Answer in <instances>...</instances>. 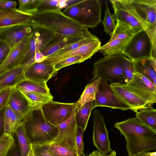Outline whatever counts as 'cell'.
<instances>
[{
	"mask_svg": "<svg viewBox=\"0 0 156 156\" xmlns=\"http://www.w3.org/2000/svg\"><path fill=\"white\" fill-rule=\"evenodd\" d=\"M114 127L125 139L128 156L156 150V130L146 126L136 117L116 122Z\"/></svg>",
	"mask_w": 156,
	"mask_h": 156,
	"instance_id": "6da1fadb",
	"label": "cell"
},
{
	"mask_svg": "<svg viewBox=\"0 0 156 156\" xmlns=\"http://www.w3.org/2000/svg\"><path fill=\"white\" fill-rule=\"evenodd\" d=\"M29 22L36 26L52 30L61 35L83 36L90 33L87 28L66 16L60 10L37 13L31 16Z\"/></svg>",
	"mask_w": 156,
	"mask_h": 156,
	"instance_id": "7a4b0ae2",
	"label": "cell"
},
{
	"mask_svg": "<svg viewBox=\"0 0 156 156\" xmlns=\"http://www.w3.org/2000/svg\"><path fill=\"white\" fill-rule=\"evenodd\" d=\"M23 120L32 145L51 144L59 134L57 127L48 121L41 108L31 109Z\"/></svg>",
	"mask_w": 156,
	"mask_h": 156,
	"instance_id": "3957f363",
	"label": "cell"
},
{
	"mask_svg": "<svg viewBox=\"0 0 156 156\" xmlns=\"http://www.w3.org/2000/svg\"><path fill=\"white\" fill-rule=\"evenodd\" d=\"M129 12L137 19L152 43V56L156 58V0H124Z\"/></svg>",
	"mask_w": 156,
	"mask_h": 156,
	"instance_id": "277c9868",
	"label": "cell"
},
{
	"mask_svg": "<svg viewBox=\"0 0 156 156\" xmlns=\"http://www.w3.org/2000/svg\"><path fill=\"white\" fill-rule=\"evenodd\" d=\"M62 13L85 27H95L101 22V4L98 0H78L66 7Z\"/></svg>",
	"mask_w": 156,
	"mask_h": 156,
	"instance_id": "5b68a950",
	"label": "cell"
},
{
	"mask_svg": "<svg viewBox=\"0 0 156 156\" xmlns=\"http://www.w3.org/2000/svg\"><path fill=\"white\" fill-rule=\"evenodd\" d=\"M127 59L123 53L101 58L93 64V77L91 82L101 78L112 83L126 84L124 69Z\"/></svg>",
	"mask_w": 156,
	"mask_h": 156,
	"instance_id": "8992f818",
	"label": "cell"
},
{
	"mask_svg": "<svg viewBox=\"0 0 156 156\" xmlns=\"http://www.w3.org/2000/svg\"><path fill=\"white\" fill-rule=\"evenodd\" d=\"M51 29L35 25L25 52L22 66H27L35 62V56L47 46L56 35Z\"/></svg>",
	"mask_w": 156,
	"mask_h": 156,
	"instance_id": "52a82bcc",
	"label": "cell"
},
{
	"mask_svg": "<svg viewBox=\"0 0 156 156\" xmlns=\"http://www.w3.org/2000/svg\"><path fill=\"white\" fill-rule=\"evenodd\" d=\"M151 40L144 29L134 35L124 48L122 53L132 61L152 57Z\"/></svg>",
	"mask_w": 156,
	"mask_h": 156,
	"instance_id": "ba28073f",
	"label": "cell"
},
{
	"mask_svg": "<svg viewBox=\"0 0 156 156\" xmlns=\"http://www.w3.org/2000/svg\"><path fill=\"white\" fill-rule=\"evenodd\" d=\"M124 87L132 92L153 105L156 102V85L141 74L134 73Z\"/></svg>",
	"mask_w": 156,
	"mask_h": 156,
	"instance_id": "9c48e42d",
	"label": "cell"
},
{
	"mask_svg": "<svg viewBox=\"0 0 156 156\" xmlns=\"http://www.w3.org/2000/svg\"><path fill=\"white\" fill-rule=\"evenodd\" d=\"M98 107H108L123 111L130 109L129 105L112 92L107 80L101 78L94 100L93 109Z\"/></svg>",
	"mask_w": 156,
	"mask_h": 156,
	"instance_id": "30bf717a",
	"label": "cell"
},
{
	"mask_svg": "<svg viewBox=\"0 0 156 156\" xmlns=\"http://www.w3.org/2000/svg\"><path fill=\"white\" fill-rule=\"evenodd\" d=\"M35 27L29 22L0 28V41L6 44L11 50L31 35Z\"/></svg>",
	"mask_w": 156,
	"mask_h": 156,
	"instance_id": "8fae6325",
	"label": "cell"
},
{
	"mask_svg": "<svg viewBox=\"0 0 156 156\" xmlns=\"http://www.w3.org/2000/svg\"><path fill=\"white\" fill-rule=\"evenodd\" d=\"M93 143L101 153L105 154L112 151L104 118L100 111L95 109L92 113Z\"/></svg>",
	"mask_w": 156,
	"mask_h": 156,
	"instance_id": "7c38bea8",
	"label": "cell"
},
{
	"mask_svg": "<svg viewBox=\"0 0 156 156\" xmlns=\"http://www.w3.org/2000/svg\"><path fill=\"white\" fill-rule=\"evenodd\" d=\"M75 103H62L52 101L44 105L41 108L48 121L57 126L69 118Z\"/></svg>",
	"mask_w": 156,
	"mask_h": 156,
	"instance_id": "4fadbf2b",
	"label": "cell"
},
{
	"mask_svg": "<svg viewBox=\"0 0 156 156\" xmlns=\"http://www.w3.org/2000/svg\"><path fill=\"white\" fill-rule=\"evenodd\" d=\"M77 102L72 113L67 120L57 126L59 134L52 143H57L76 149V135L77 126L75 119Z\"/></svg>",
	"mask_w": 156,
	"mask_h": 156,
	"instance_id": "5bb4252c",
	"label": "cell"
},
{
	"mask_svg": "<svg viewBox=\"0 0 156 156\" xmlns=\"http://www.w3.org/2000/svg\"><path fill=\"white\" fill-rule=\"evenodd\" d=\"M101 47V42L97 37L93 41L82 45L73 50L57 56L47 57L44 61L47 63L53 66L58 62L68 58L80 56L83 62L90 58L94 54L100 50Z\"/></svg>",
	"mask_w": 156,
	"mask_h": 156,
	"instance_id": "9a60e30c",
	"label": "cell"
},
{
	"mask_svg": "<svg viewBox=\"0 0 156 156\" xmlns=\"http://www.w3.org/2000/svg\"><path fill=\"white\" fill-rule=\"evenodd\" d=\"M109 86L112 92L136 113L142 109L152 107L153 105L126 88L123 84L111 83Z\"/></svg>",
	"mask_w": 156,
	"mask_h": 156,
	"instance_id": "2e32d148",
	"label": "cell"
},
{
	"mask_svg": "<svg viewBox=\"0 0 156 156\" xmlns=\"http://www.w3.org/2000/svg\"><path fill=\"white\" fill-rule=\"evenodd\" d=\"M57 72L53 66L47 63L44 60L40 62H34L26 66L24 76L26 80L46 83Z\"/></svg>",
	"mask_w": 156,
	"mask_h": 156,
	"instance_id": "e0dca14e",
	"label": "cell"
},
{
	"mask_svg": "<svg viewBox=\"0 0 156 156\" xmlns=\"http://www.w3.org/2000/svg\"><path fill=\"white\" fill-rule=\"evenodd\" d=\"M31 35L10 50L6 59L0 67V76L8 71L22 66Z\"/></svg>",
	"mask_w": 156,
	"mask_h": 156,
	"instance_id": "ac0fdd59",
	"label": "cell"
},
{
	"mask_svg": "<svg viewBox=\"0 0 156 156\" xmlns=\"http://www.w3.org/2000/svg\"><path fill=\"white\" fill-rule=\"evenodd\" d=\"M7 104L21 121L26 118L31 110L26 98L14 88L11 89Z\"/></svg>",
	"mask_w": 156,
	"mask_h": 156,
	"instance_id": "d6986e66",
	"label": "cell"
},
{
	"mask_svg": "<svg viewBox=\"0 0 156 156\" xmlns=\"http://www.w3.org/2000/svg\"><path fill=\"white\" fill-rule=\"evenodd\" d=\"M110 1L114 11V13L112 16L114 21L119 20L122 21L134 28H143L137 19L129 11L124 0Z\"/></svg>",
	"mask_w": 156,
	"mask_h": 156,
	"instance_id": "ffe728a7",
	"label": "cell"
},
{
	"mask_svg": "<svg viewBox=\"0 0 156 156\" xmlns=\"http://www.w3.org/2000/svg\"><path fill=\"white\" fill-rule=\"evenodd\" d=\"M26 66H21L5 72L0 76V91L14 88L25 80L24 74Z\"/></svg>",
	"mask_w": 156,
	"mask_h": 156,
	"instance_id": "44dd1931",
	"label": "cell"
},
{
	"mask_svg": "<svg viewBox=\"0 0 156 156\" xmlns=\"http://www.w3.org/2000/svg\"><path fill=\"white\" fill-rule=\"evenodd\" d=\"M31 16L22 12L17 9L0 10V28L28 23Z\"/></svg>",
	"mask_w": 156,
	"mask_h": 156,
	"instance_id": "7402d4cb",
	"label": "cell"
},
{
	"mask_svg": "<svg viewBox=\"0 0 156 156\" xmlns=\"http://www.w3.org/2000/svg\"><path fill=\"white\" fill-rule=\"evenodd\" d=\"M83 36H65L57 34L41 51V53L45 58L58 49L65 46L76 41L89 35Z\"/></svg>",
	"mask_w": 156,
	"mask_h": 156,
	"instance_id": "603a6c76",
	"label": "cell"
},
{
	"mask_svg": "<svg viewBox=\"0 0 156 156\" xmlns=\"http://www.w3.org/2000/svg\"><path fill=\"white\" fill-rule=\"evenodd\" d=\"M14 88L20 92H34L48 95H51L46 83L37 82L25 80Z\"/></svg>",
	"mask_w": 156,
	"mask_h": 156,
	"instance_id": "cb8c5ba5",
	"label": "cell"
},
{
	"mask_svg": "<svg viewBox=\"0 0 156 156\" xmlns=\"http://www.w3.org/2000/svg\"><path fill=\"white\" fill-rule=\"evenodd\" d=\"M132 62L134 73L141 74L156 85V71L151 64L149 59H142Z\"/></svg>",
	"mask_w": 156,
	"mask_h": 156,
	"instance_id": "d4e9b609",
	"label": "cell"
},
{
	"mask_svg": "<svg viewBox=\"0 0 156 156\" xmlns=\"http://www.w3.org/2000/svg\"><path fill=\"white\" fill-rule=\"evenodd\" d=\"M19 145L21 156H27L31 147L32 144L26 130L25 122L21 121L15 130Z\"/></svg>",
	"mask_w": 156,
	"mask_h": 156,
	"instance_id": "484cf974",
	"label": "cell"
},
{
	"mask_svg": "<svg viewBox=\"0 0 156 156\" xmlns=\"http://www.w3.org/2000/svg\"><path fill=\"white\" fill-rule=\"evenodd\" d=\"M21 121L17 115L7 104L4 109V133L12 135L15 133L16 128Z\"/></svg>",
	"mask_w": 156,
	"mask_h": 156,
	"instance_id": "4316f807",
	"label": "cell"
},
{
	"mask_svg": "<svg viewBox=\"0 0 156 156\" xmlns=\"http://www.w3.org/2000/svg\"><path fill=\"white\" fill-rule=\"evenodd\" d=\"M94 100L87 102L78 109H76L75 119L77 127L85 132L88 122L92 110Z\"/></svg>",
	"mask_w": 156,
	"mask_h": 156,
	"instance_id": "83f0119b",
	"label": "cell"
},
{
	"mask_svg": "<svg viewBox=\"0 0 156 156\" xmlns=\"http://www.w3.org/2000/svg\"><path fill=\"white\" fill-rule=\"evenodd\" d=\"M100 79V78H99L87 85L80 98L76 101V110L85 104L94 100L98 91Z\"/></svg>",
	"mask_w": 156,
	"mask_h": 156,
	"instance_id": "f1b7e54d",
	"label": "cell"
},
{
	"mask_svg": "<svg viewBox=\"0 0 156 156\" xmlns=\"http://www.w3.org/2000/svg\"><path fill=\"white\" fill-rule=\"evenodd\" d=\"M20 93L27 99L31 109L41 108L44 104L53 101L52 95H48L34 92Z\"/></svg>",
	"mask_w": 156,
	"mask_h": 156,
	"instance_id": "f546056e",
	"label": "cell"
},
{
	"mask_svg": "<svg viewBox=\"0 0 156 156\" xmlns=\"http://www.w3.org/2000/svg\"><path fill=\"white\" fill-rule=\"evenodd\" d=\"M136 117L149 127L156 130V109L152 107L136 112Z\"/></svg>",
	"mask_w": 156,
	"mask_h": 156,
	"instance_id": "4dcf8cb0",
	"label": "cell"
},
{
	"mask_svg": "<svg viewBox=\"0 0 156 156\" xmlns=\"http://www.w3.org/2000/svg\"><path fill=\"white\" fill-rule=\"evenodd\" d=\"M76 0H43L37 9V12H40L47 11L61 10L72 4Z\"/></svg>",
	"mask_w": 156,
	"mask_h": 156,
	"instance_id": "1f68e13d",
	"label": "cell"
},
{
	"mask_svg": "<svg viewBox=\"0 0 156 156\" xmlns=\"http://www.w3.org/2000/svg\"><path fill=\"white\" fill-rule=\"evenodd\" d=\"M97 38L96 36L91 33L89 35L76 41L65 46L47 57L57 56L67 53L75 50L82 45L90 42Z\"/></svg>",
	"mask_w": 156,
	"mask_h": 156,
	"instance_id": "d6a6232c",
	"label": "cell"
},
{
	"mask_svg": "<svg viewBox=\"0 0 156 156\" xmlns=\"http://www.w3.org/2000/svg\"><path fill=\"white\" fill-rule=\"evenodd\" d=\"M48 151L52 156H79L76 149L57 143L50 144Z\"/></svg>",
	"mask_w": 156,
	"mask_h": 156,
	"instance_id": "836d02e7",
	"label": "cell"
},
{
	"mask_svg": "<svg viewBox=\"0 0 156 156\" xmlns=\"http://www.w3.org/2000/svg\"><path fill=\"white\" fill-rule=\"evenodd\" d=\"M15 146L12 134L3 133L0 137V156H7Z\"/></svg>",
	"mask_w": 156,
	"mask_h": 156,
	"instance_id": "e575fe53",
	"label": "cell"
},
{
	"mask_svg": "<svg viewBox=\"0 0 156 156\" xmlns=\"http://www.w3.org/2000/svg\"><path fill=\"white\" fill-rule=\"evenodd\" d=\"M43 0H19L18 10L24 13L33 15L37 12V9Z\"/></svg>",
	"mask_w": 156,
	"mask_h": 156,
	"instance_id": "d590c367",
	"label": "cell"
},
{
	"mask_svg": "<svg viewBox=\"0 0 156 156\" xmlns=\"http://www.w3.org/2000/svg\"><path fill=\"white\" fill-rule=\"evenodd\" d=\"M106 5L105 17L102 23L104 27V31L111 36L115 29L116 25L106 3Z\"/></svg>",
	"mask_w": 156,
	"mask_h": 156,
	"instance_id": "8d00e7d4",
	"label": "cell"
},
{
	"mask_svg": "<svg viewBox=\"0 0 156 156\" xmlns=\"http://www.w3.org/2000/svg\"><path fill=\"white\" fill-rule=\"evenodd\" d=\"M82 62V58L81 56H75L61 61L55 64L53 66L54 70L57 72L58 70L64 67Z\"/></svg>",
	"mask_w": 156,
	"mask_h": 156,
	"instance_id": "74e56055",
	"label": "cell"
},
{
	"mask_svg": "<svg viewBox=\"0 0 156 156\" xmlns=\"http://www.w3.org/2000/svg\"><path fill=\"white\" fill-rule=\"evenodd\" d=\"M84 132L80 128L77 127L76 144V150L79 156H85L83 152V136Z\"/></svg>",
	"mask_w": 156,
	"mask_h": 156,
	"instance_id": "f35d334b",
	"label": "cell"
},
{
	"mask_svg": "<svg viewBox=\"0 0 156 156\" xmlns=\"http://www.w3.org/2000/svg\"><path fill=\"white\" fill-rule=\"evenodd\" d=\"M50 144L32 145L35 156H52L48 151Z\"/></svg>",
	"mask_w": 156,
	"mask_h": 156,
	"instance_id": "ab89813d",
	"label": "cell"
},
{
	"mask_svg": "<svg viewBox=\"0 0 156 156\" xmlns=\"http://www.w3.org/2000/svg\"><path fill=\"white\" fill-rule=\"evenodd\" d=\"M124 73L126 79V83H127L131 79L134 73L133 62L129 58H128L125 63Z\"/></svg>",
	"mask_w": 156,
	"mask_h": 156,
	"instance_id": "60d3db41",
	"label": "cell"
},
{
	"mask_svg": "<svg viewBox=\"0 0 156 156\" xmlns=\"http://www.w3.org/2000/svg\"><path fill=\"white\" fill-rule=\"evenodd\" d=\"M12 88L8 89L0 92V113L7 104L8 98Z\"/></svg>",
	"mask_w": 156,
	"mask_h": 156,
	"instance_id": "b9f144b4",
	"label": "cell"
},
{
	"mask_svg": "<svg viewBox=\"0 0 156 156\" xmlns=\"http://www.w3.org/2000/svg\"><path fill=\"white\" fill-rule=\"evenodd\" d=\"M10 51L6 44L0 41V67L6 59Z\"/></svg>",
	"mask_w": 156,
	"mask_h": 156,
	"instance_id": "7bdbcfd3",
	"label": "cell"
},
{
	"mask_svg": "<svg viewBox=\"0 0 156 156\" xmlns=\"http://www.w3.org/2000/svg\"><path fill=\"white\" fill-rule=\"evenodd\" d=\"M16 1L10 0H0V10H5L16 9Z\"/></svg>",
	"mask_w": 156,
	"mask_h": 156,
	"instance_id": "ee69618b",
	"label": "cell"
},
{
	"mask_svg": "<svg viewBox=\"0 0 156 156\" xmlns=\"http://www.w3.org/2000/svg\"><path fill=\"white\" fill-rule=\"evenodd\" d=\"M134 156H156V152H145L138 154Z\"/></svg>",
	"mask_w": 156,
	"mask_h": 156,
	"instance_id": "f6af8a7d",
	"label": "cell"
},
{
	"mask_svg": "<svg viewBox=\"0 0 156 156\" xmlns=\"http://www.w3.org/2000/svg\"><path fill=\"white\" fill-rule=\"evenodd\" d=\"M5 108L0 113V133L2 128H3Z\"/></svg>",
	"mask_w": 156,
	"mask_h": 156,
	"instance_id": "bcb514c9",
	"label": "cell"
},
{
	"mask_svg": "<svg viewBox=\"0 0 156 156\" xmlns=\"http://www.w3.org/2000/svg\"><path fill=\"white\" fill-rule=\"evenodd\" d=\"M116 153L115 151H112L110 152V154L107 155V154H103V156H116Z\"/></svg>",
	"mask_w": 156,
	"mask_h": 156,
	"instance_id": "7dc6e473",
	"label": "cell"
},
{
	"mask_svg": "<svg viewBox=\"0 0 156 156\" xmlns=\"http://www.w3.org/2000/svg\"><path fill=\"white\" fill-rule=\"evenodd\" d=\"M27 156H35L32 146Z\"/></svg>",
	"mask_w": 156,
	"mask_h": 156,
	"instance_id": "c3c4849f",
	"label": "cell"
},
{
	"mask_svg": "<svg viewBox=\"0 0 156 156\" xmlns=\"http://www.w3.org/2000/svg\"><path fill=\"white\" fill-rule=\"evenodd\" d=\"M10 156H21L20 153L17 150L14 151Z\"/></svg>",
	"mask_w": 156,
	"mask_h": 156,
	"instance_id": "681fc988",
	"label": "cell"
},
{
	"mask_svg": "<svg viewBox=\"0 0 156 156\" xmlns=\"http://www.w3.org/2000/svg\"><path fill=\"white\" fill-rule=\"evenodd\" d=\"M92 156V153H90L89 155L88 156Z\"/></svg>",
	"mask_w": 156,
	"mask_h": 156,
	"instance_id": "f907efd6",
	"label": "cell"
},
{
	"mask_svg": "<svg viewBox=\"0 0 156 156\" xmlns=\"http://www.w3.org/2000/svg\"><path fill=\"white\" fill-rule=\"evenodd\" d=\"M1 91H0V92Z\"/></svg>",
	"mask_w": 156,
	"mask_h": 156,
	"instance_id": "816d5d0a",
	"label": "cell"
}]
</instances>
